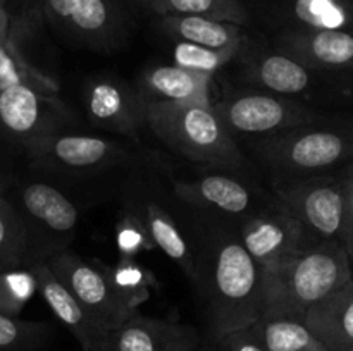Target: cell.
I'll list each match as a JSON object with an SVG mask.
<instances>
[{"instance_id":"obj_16","label":"cell","mask_w":353,"mask_h":351,"mask_svg":"<svg viewBox=\"0 0 353 351\" xmlns=\"http://www.w3.org/2000/svg\"><path fill=\"white\" fill-rule=\"evenodd\" d=\"M110 341L112 351H196L200 346L195 327L138 312L110 332Z\"/></svg>"},{"instance_id":"obj_10","label":"cell","mask_w":353,"mask_h":351,"mask_svg":"<svg viewBox=\"0 0 353 351\" xmlns=\"http://www.w3.org/2000/svg\"><path fill=\"white\" fill-rule=\"evenodd\" d=\"M240 241L262 268L272 267L317 243L316 237L283 206L248 220L241 227Z\"/></svg>"},{"instance_id":"obj_40","label":"cell","mask_w":353,"mask_h":351,"mask_svg":"<svg viewBox=\"0 0 353 351\" xmlns=\"http://www.w3.org/2000/svg\"><path fill=\"white\" fill-rule=\"evenodd\" d=\"M352 2H353V0H352Z\"/></svg>"},{"instance_id":"obj_17","label":"cell","mask_w":353,"mask_h":351,"mask_svg":"<svg viewBox=\"0 0 353 351\" xmlns=\"http://www.w3.org/2000/svg\"><path fill=\"white\" fill-rule=\"evenodd\" d=\"M248 78L279 96L305 95L324 85L327 72L314 71L290 54H264L252 58Z\"/></svg>"},{"instance_id":"obj_32","label":"cell","mask_w":353,"mask_h":351,"mask_svg":"<svg viewBox=\"0 0 353 351\" xmlns=\"http://www.w3.org/2000/svg\"><path fill=\"white\" fill-rule=\"evenodd\" d=\"M116 240L121 257L137 258V255L152 250L155 246L143 219L130 215V213H124L123 219L117 224Z\"/></svg>"},{"instance_id":"obj_39","label":"cell","mask_w":353,"mask_h":351,"mask_svg":"<svg viewBox=\"0 0 353 351\" xmlns=\"http://www.w3.org/2000/svg\"><path fill=\"white\" fill-rule=\"evenodd\" d=\"M196 351H199V350H196Z\"/></svg>"},{"instance_id":"obj_20","label":"cell","mask_w":353,"mask_h":351,"mask_svg":"<svg viewBox=\"0 0 353 351\" xmlns=\"http://www.w3.org/2000/svg\"><path fill=\"white\" fill-rule=\"evenodd\" d=\"M174 193L188 205L224 213H243L252 203L250 189L238 179L223 174L205 176L196 181H176Z\"/></svg>"},{"instance_id":"obj_11","label":"cell","mask_w":353,"mask_h":351,"mask_svg":"<svg viewBox=\"0 0 353 351\" xmlns=\"http://www.w3.org/2000/svg\"><path fill=\"white\" fill-rule=\"evenodd\" d=\"M41 17L40 0H28L16 14L10 12L9 28L0 40V92L10 86L26 85L47 95L59 96L57 81L34 67L23 52L24 38L30 36Z\"/></svg>"},{"instance_id":"obj_14","label":"cell","mask_w":353,"mask_h":351,"mask_svg":"<svg viewBox=\"0 0 353 351\" xmlns=\"http://www.w3.org/2000/svg\"><path fill=\"white\" fill-rule=\"evenodd\" d=\"M145 107L140 92L116 79H99L86 89V112L102 129L133 136L145 123Z\"/></svg>"},{"instance_id":"obj_34","label":"cell","mask_w":353,"mask_h":351,"mask_svg":"<svg viewBox=\"0 0 353 351\" xmlns=\"http://www.w3.org/2000/svg\"><path fill=\"white\" fill-rule=\"evenodd\" d=\"M343 182V200H345V212H343V229H341L340 241L350 236L353 233V160L347 164V171L341 176Z\"/></svg>"},{"instance_id":"obj_15","label":"cell","mask_w":353,"mask_h":351,"mask_svg":"<svg viewBox=\"0 0 353 351\" xmlns=\"http://www.w3.org/2000/svg\"><path fill=\"white\" fill-rule=\"evenodd\" d=\"M279 41L286 54L314 71L353 72V30L295 28Z\"/></svg>"},{"instance_id":"obj_7","label":"cell","mask_w":353,"mask_h":351,"mask_svg":"<svg viewBox=\"0 0 353 351\" xmlns=\"http://www.w3.org/2000/svg\"><path fill=\"white\" fill-rule=\"evenodd\" d=\"M231 133L276 134L305 126L327 114L299 102L265 93L230 95L214 105Z\"/></svg>"},{"instance_id":"obj_8","label":"cell","mask_w":353,"mask_h":351,"mask_svg":"<svg viewBox=\"0 0 353 351\" xmlns=\"http://www.w3.org/2000/svg\"><path fill=\"white\" fill-rule=\"evenodd\" d=\"M278 196L279 206L295 217L317 241H340L345 212L341 178H303L279 189Z\"/></svg>"},{"instance_id":"obj_13","label":"cell","mask_w":353,"mask_h":351,"mask_svg":"<svg viewBox=\"0 0 353 351\" xmlns=\"http://www.w3.org/2000/svg\"><path fill=\"white\" fill-rule=\"evenodd\" d=\"M30 270L37 279V288L41 292V298L52 313L68 327L83 351H112L110 330L72 298L71 292L52 274L45 262L34 264Z\"/></svg>"},{"instance_id":"obj_23","label":"cell","mask_w":353,"mask_h":351,"mask_svg":"<svg viewBox=\"0 0 353 351\" xmlns=\"http://www.w3.org/2000/svg\"><path fill=\"white\" fill-rule=\"evenodd\" d=\"M143 222L155 246L161 248L176 265H179L190 279L196 281V260L174 219L161 205L150 202L145 205Z\"/></svg>"},{"instance_id":"obj_38","label":"cell","mask_w":353,"mask_h":351,"mask_svg":"<svg viewBox=\"0 0 353 351\" xmlns=\"http://www.w3.org/2000/svg\"><path fill=\"white\" fill-rule=\"evenodd\" d=\"M7 2H9V0H0V6H7Z\"/></svg>"},{"instance_id":"obj_25","label":"cell","mask_w":353,"mask_h":351,"mask_svg":"<svg viewBox=\"0 0 353 351\" xmlns=\"http://www.w3.org/2000/svg\"><path fill=\"white\" fill-rule=\"evenodd\" d=\"M292 14L305 30H353L352 0H293Z\"/></svg>"},{"instance_id":"obj_2","label":"cell","mask_w":353,"mask_h":351,"mask_svg":"<svg viewBox=\"0 0 353 351\" xmlns=\"http://www.w3.org/2000/svg\"><path fill=\"white\" fill-rule=\"evenodd\" d=\"M145 123L169 148L199 164L240 165L233 134L212 103L147 102Z\"/></svg>"},{"instance_id":"obj_1","label":"cell","mask_w":353,"mask_h":351,"mask_svg":"<svg viewBox=\"0 0 353 351\" xmlns=\"http://www.w3.org/2000/svg\"><path fill=\"white\" fill-rule=\"evenodd\" d=\"M353 277V265L338 240L303 248L262 268V319L302 320L307 310Z\"/></svg>"},{"instance_id":"obj_3","label":"cell","mask_w":353,"mask_h":351,"mask_svg":"<svg viewBox=\"0 0 353 351\" xmlns=\"http://www.w3.org/2000/svg\"><path fill=\"white\" fill-rule=\"evenodd\" d=\"M269 165L293 176H323L353 160V114H327L314 123L276 133L261 145Z\"/></svg>"},{"instance_id":"obj_19","label":"cell","mask_w":353,"mask_h":351,"mask_svg":"<svg viewBox=\"0 0 353 351\" xmlns=\"http://www.w3.org/2000/svg\"><path fill=\"white\" fill-rule=\"evenodd\" d=\"M212 78L174 64L155 65L141 74L140 95L145 102L210 103Z\"/></svg>"},{"instance_id":"obj_12","label":"cell","mask_w":353,"mask_h":351,"mask_svg":"<svg viewBox=\"0 0 353 351\" xmlns=\"http://www.w3.org/2000/svg\"><path fill=\"white\" fill-rule=\"evenodd\" d=\"M34 164L59 171L86 172L112 164L121 148L110 140L88 134L55 133L26 148Z\"/></svg>"},{"instance_id":"obj_22","label":"cell","mask_w":353,"mask_h":351,"mask_svg":"<svg viewBox=\"0 0 353 351\" xmlns=\"http://www.w3.org/2000/svg\"><path fill=\"white\" fill-rule=\"evenodd\" d=\"M21 203L34 220L55 233H71L78 224V209L57 188L31 182L21 189Z\"/></svg>"},{"instance_id":"obj_24","label":"cell","mask_w":353,"mask_h":351,"mask_svg":"<svg viewBox=\"0 0 353 351\" xmlns=\"http://www.w3.org/2000/svg\"><path fill=\"white\" fill-rule=\"evenodd\" d=\"M157 16H200L226 23H248V10L241 0H138Z\"/></svg>"},{"instance_id":"obj_31","label":"cell","mask_w":353,"mask_h":351,"mask_svg":"<svg viewBox=\"0 0 353 351\" xmlns=\"http://www.w3.org/2000/svg\"><path fill=\"white\" fill-rule=\"evenodd\" d=\"M38 291L37 279L30 268H14L0 274V313L19 317Z\"/></svg>"},{"instance_id":"obj_30","label":"cell","mask_w":353,"mask_h":351,"mask_svg":"<svg viewBox=\"0 0 353 351\" xmlns=\"http://www.w3.org/2000/svg\"><path fill=\"white\" fill-rule=\"evenodd\" d=\"M240 50L241 47L207 48L188 43V41H176L172 48V61H174V65H179V67L214 76L228 62L233 61Z\"/></svg>"},{"instance_id":"obj_9","label":"cell","mask_w":353,"mask_h":351,"mask_svg":"<svg viewBox=\"0 0 353 351\" xmlns=\"http://www.w3.org/2000/svg\"><path fill=\"white\" fill-rule=\"evenodd\" d=\"M40 7L55 30L88 47L109 48L123 33L119 0H40Z\"/></svg>"},{"instance_id":"obj_26","label":"cell","mask_w":353,"mask_h":351,"mask_svg":"<svg viewBox=\"0 0 353 351\" xmlns=\"http://www.w3.org/2000/svg\"><path fill=\"white\" fill-rule=\"evenodd\" d=\"M261 330L268 351H330L302 320L262 319Z\"/></svg>"},{"instance_id":"obj_28","label":"cell","mask_w":353,"mask_h":351,"mask_svg":"<svg viewBox=\"0 0 353 351\" xmlns=\"http://www.w3.org/2000/svg\"><path fill=\"white\" fill-rule=\"evenodd\" d=\"M52 334L48 323L0 313V351H41Z\"/></svg>"},{"instance_id":"obj_35","label":"cell","mask_w":353,"mask_h":351,"mask_svg":"<svg viewBox=\"0 0 353 351\" xmlns=\"http://www.w3.org/2000/svg\"><path fill=\"white\" fill-rule=\"evenodd\" d=\"M9 23H10V10L7 9V6H0V40L6 36Z\"/></svg>"},{"instance_id":"obj_27","label":"cell","mask_w":353,"mask_h":351,"mask_svg":"<svg viewBox=\"0 0 353 351\" xmlns=\"http://www.w3.org/2000/svg\"><path fill=\"white\" fill-rule=\"evenodd\" d=\"M26 248V220L6 196L0 195V274L19 268Z\"/></svg>"},{"instance_id":"obj_5","label":"cell","mask_w":353,"mask_h":351,"mask_svg":"<svg viewBox=\"0 0 353 351\" xmlns=\"http://www.w3.org/2000/svg\"><path fill=\"white\" fill-rule=\"evenodd\" d=\"M45 264L72 298L110 332L137 313L117 295L107 267L99 262H88L74 253L61 251L52 255Z\"/></svg>"},{"instance_id":"obj_18","label":"cell","mask_w":353,"mask_h":351,"mask_svg":"<svg viewBox=\"0 0 353 351\" xmlns=\"http://www.w3.org/2000/svg\"><path fill=\"white\" fill-rule=\"evenodd\" d=\"M303 323L330 351H353V277L310 306Z\"/></svg>"},{"instance_id":"obj_29","label":"cell","mask_w":353,"mask_h":351,"mask_svg":"<svg viewBox=\"0 0 353 351\" xmlns=\"http://www.w3.org/2000/svg\"><path fill=\"white\" fill-rule=\"evenodd\" d=\"M107 272L117 295L131 310L138 312V306L150 298L152 277L134 258L121 257L114 267H107Z\"/></svg>"},{"instance_id":"obj_37","label":"cell","mask_w":353,"mask_h":351,"mask_svg":"<svg viewBox=\"0 0 353 351\" xmlns=\"http://www.w3.org/2000/svg\"><path fill=\"white\" fill-rule=\"evenodd\" d=\"M3 189H6V181L3 178H0V195H3Z\"/></svg>"},{"instance_id":"obj_4","label":"cell","mask_w":353,"mask_h":351,"mask_svg":"<svg viewBox=\"0 0 353 351\" xmlns=\"http://www.w3.org/2000/svg\"><path fill=\"white\" fill-rule=\"evenodd\" d=\"M209 319L216 339L262 320V267L238 240L223 241L214 253Z\"/></svg>"},{"instance_id":"obj_21","label":"cell","mask_w":353,"mask_h":351,"mask_svg":"<svg viewBox=\"0 0 353 351\" xmlns=\"http://www.w3.org/2000/svg\"><path fill=\"white\" fill-rule=\"evenodd\" d=\"M161 30L176 41H188L207 48L241 47L243 31L240 24L200 16H159Z\"/></svg>"},{"instance_id":"obj_6","label":"cell","mask_w":353,"mask_h":351,"mask_svg":"<svg viewBox=\"0 0 353 351\" xmlns=\"http://www.w3.org/2000/svg\"><path fill=\"white\" fill-rule=\"evenodd\" d=\"M71 123V110L59 96L26 85L0 92V134L24 148L41 138L61 133Z\"/></svg>"},{"instance_id":"obj_33","label":"cell","mask_w":353,"mask_h":351,"mask_svg":"<svg viewBox=\"0 0 353 351\" xmlns=\"http://www.w3.org/2000/svg\"><path fill=\"white\" fill-rule=\"evenodd\" d=\"M217 341L221 344V351H268L262 337L261 322L226 334Z\"/></svg>"},{"instance_id":"obj_36","label":"cell","mask_w":353,"mask_h":351,"mask_svg":"<svg viewBox=\"0 0 353 351\" xmlns=\"http://www.w3.org/2000/svg\"><path fill=\"white\" fill-rule=\"evenodd\" d=\"M340 243L343 244L345 250H347L348 257H350V262H352V265H353V233L350 234V236L345 237L343 241H340Z\"/></svg>"}]
</instances>
